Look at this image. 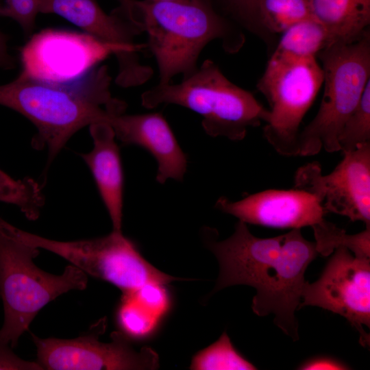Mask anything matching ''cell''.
<instances>
[{"label":"cell","instance_id":"7a4b0ae2","mask_svg":"<svg viewBox=\"0 0 370 370\" xmlns=\"http://www.w3.org/2000/svg\"><path fill=\"white\" fill-rule=\"evenodd\" d=\"M106 66L76 85L49 84L18 76L0 85V105L29 119L37 129L32 145L46 147L48 164L71 137L86 126L106 123L121 101L112 97Z\"/></svg>","mask_w":370,"mask_h":370},{"label":"cell","instance_id":"f1b7e54d","mask_svg":"<svg viewBox=\"0 0 370 370\" xmlns=\"http://www.w3.org/2000/svg\"><path fill=\"white\" fill-rule=\"evenodd\" d=\"M301 369H345L347 367L334 359L319 358L305 362L301 366Z\"/></svg>","mask_w":370,"mask_h":370},{"label":"cell","instance_id":"ffe728a7","mask_svg":"<svg viewBox=\"0 0 370 370\" xmlns=\"http://www.w3.org/2000/svg\"><path fill=\"white\" fill-rule=\"evenodd\" d=\"M0 201L18 207L29 220H36L45 197L41 185L32 177L14 179L0 169Z\"/></svg>","mask_w":370,"mask_h":370},{"label":"cell","instance_id":"9a60e30c","mask_svg":"<svg viewBox=\"0 0 370 370\" xmlns=\"http://www.w3.org/2000/svg\"><path fill=\"white\" fill-rule=\"evenodd\" d=\"M89 128L93 148L81 156L92 174L113 230L121 231L124 177L115 134L104 122L92 123Z\"/></svg>","mask_w":370,"mask_h":370},{"label":"cell","instance_id":"7c38bea8","mask_svg":"<svg viewBox=\"0 0 370 370\" xmlns=\"http://www.w3.org/2000/svg\"><path fill=\"white\" fill-rule=\"evenodd\" d=\"M343 153L341 161L327 175L317 162L299 168L294 188L313 195L325 213L362 221L370 227V142Z\"/></svg>","mask_w":370,"mask_h":370},{"label":"cell","instance_id":"277c9868","mask_svg":"<svg viewBox=\"0 0 370 370\" xmlns=\"http://www.w3.org/2000/svg\"><path fill=\"white\" fill-rule=\"evenodd\" d=\"M142 106L175 104L201 115L205 132L233 141L245 138L250 127L269 119V110L254 95L230 81L213 61L205 60L181 82L158 84L141 95Z\"/></svg>","mask_w":370,"mask_h":370},{"label":"cell","instance_id":"d4e9b609","mask_svg":"<svg viewBox=\"0 0 370 370\" xmlns=\"http://www.w3.org/2000/svg\"><path fill=\"white\" fill-rule=\"evenodd\" d=\"M43 0H0V17L16 21L23 32L29 34L35 27L36 18L40 13Z\"/></svg>","mask_w":370,"mask_h":370},{"label":"cell","instance_id":"f546056e","mask_svg":"<svg viewBox=\"0 0 370 370\" xmlns=\"http://www.w3.org/2000/svg\"><path fill=\"white\" fill-rule=\"evenodd\" d=\"M120 8L115 10L119 14L132 22L136 0H118Z\"/></svg>","mask_w":370,"mask_h":370},{"label":"cell","instance_id":"ba28073f","mask_svg":"<svg viewBox=\"0 0 370 370\" xmlns=\"http://www.w3.org/2000/svg\"><path fill=\"white\" fill-rule=\"evenodd\" d=\"M3 225L19 241L61 256L86 275L114 285L123 295L147 284L164 286L180 280L151 264L121 231L112 230L105 236L92 239L59 241L23 231L5 220Z\"/></svg>","mask_w":370,"mask_h":370},{"label":"cell","instance_id":"d6986e66","mask_svg":"<svg viewBox=\"0 0 370 370\" xmlns=\"http://www.w3.org/2000/svg\"><path fill=\"white\" fill-rule=\"evenodd\" d=\"M334 43L326 29L312 17L301 21L285 30L275 51L299 57H315Z\"/></svg>","mask_w":370,"mask_h":370},{"label":"cell","instance_id":"4dcf8cb0","mask_svg":"<svg viewBox=\"0 0 370 370\" xmlns=\"http://www.w3.org/2000/svg\"><path fill=\"white\" fill-rule=\"evenodd\" d=\"M225 1L227 3H229L230 5H232V0H223Z\"/></svg>","mask_w":370,"mask_h":370},{"label":"cell","instance_id":"8992f818","mask_svg":"<svg viewBox=\"0 0 370 370\" xmlns=\"http://www.w3.org/2000/svg\"><path fill=\"white\" fill-rule=\"evenodd\" d=\"M116 56L115 82L127 88L140 86L153 75L140 64L137 53L102 42L87 33L45 29L33 35L21 50L18 76L56 84L73 83L110 55Z\"/></svg>","mask_w":370,"mask_h":370},{"label":"cell","instance_id":"44dd1931","mask_svg":"<svg viewBox=\"0 0 370 370\" xmlns=\"http://www.w3.org/2000/svg\"><path fill=\"white\" fill-rule=\"evenodd\" d=\"M312 228L319 254L327 256L338 247H346L356 257L370 258V227L358 234H348L325 220Z\"/></svg>","mask_w":370,"mask_h":370},{"label":"cell","instance_id":"7402d4cb","mask_svg":"<svg viewBox=\"0 0 370 370\" xmlns=\"http://www.w3.org/2000/svg\"><path fill=\"white\" fill-rule=\"evenodd\" d=\"M190 369L194 370H251L256 369V367L237 352L230 337L224 332L217 341L199 352L193 358Z\"/></svg>","mask_w":370,"mask_h":370},{"label":"cell","instance_id":"4fadbf2b","mask_svg":"<svg viewBox=\"0 0 370 370\" xmlns=\"http://www.w3.org/2000/svg\"><path fill=\"white\" fill-rule=\"evenodd\" d=\"M215 207L246 224L278 228L312 227L325 221V214L313 195L295 188L265 190L238 201L221 197Z\"/></svg>","mask_w":370,"mask_h":370},{"label":"cell","instance_id":"4316f807","mask_svg":"<svg viewBox=\"0 0 370 370\" xmlns=\"http://www.w3.org/2000/svg\"><path fill=\"white\" fill-rule=\"evenodd\" d=\"M256 1L232 0V6L249 29H250L252 25Z\"/></svg>","mask_w":370,"mask_h":370},{"label":"cell","instance_id":"cb8c5ba5","mask_svg":"<svg viewBox=\"0 0 370 370\" xmlns=\"http://www.w3.org/2000/svg\"><path fill=\"white\" fill-rule=\"evenodd\" d=\"M160 317L141 304L132 293L122 295L117 320L127 336L138 337L149 333Z\"/></svg>","mask_w":370,"mask_h":370},{"label":"cell","instance_id":"e0dca14e","mask_svg":"<svg viewBox=\"0 0 370 370\" xmlns=\"http://www.w3.org/2000/svg\"><path fill=\"white\" fill-rule=\"evenodd\" d=\"M311 17L319 22L334 42L360 38L370 24V0H307Z\"/></svg>","mask_w":370,"mask_h":370},{"label":"cell","instance_id":"603a6c76","mask_svg":"<svg viewBox=\"0 0 370 370\" xmlns=\"http://www.w3.org/2000/svg\"><path fill=\"white\" fill-rule=\"evenodd\" d=\"M369 142L370 82L366 86L358 103L343 124L338 138L339 149L343 153Z\"/></svg>","mask_w":370,"mask_h":370},{"label":"cell","instance_id":"30bf717a","mask_svg":"<svg viewBox=\"0 0 370 370\" xmlns=\"http://www.w3.org/2000/svg\"><path fill=\"white\" fill-rule=\"evenodd\" d=\"M107 319L92 324L84 334L72 339L40 338L32 334L37 362L47 370H151L159 367V358L151 348L139 351L121 332L110 334L111 341L99 340L106 331Z\"/></svg>","mask_w":370,"mask_h":370},{"label":"cell","instance_id":"1f68e13d","mask_svg":"<svg viewBox=\"0 0 370 370\" xmlns=\"http://www.w3.org/2000/svg\"><path fill=\"white\" fill-rule=\"evenodd\" d=\"M155 1H175V0H155Z\"/></svg>","mask_w":370,"mask_h":370},{"label":"cell","instance_id":"9c48e42d","mask_svg":"<svg viewBox=\"0 0 370 370\" xmlns=\"http://www.w3.org/2000/svg\"><path fill=\"white\" fill-rule=\"evenodd\" d=\"M323 82L317 58L273 51L256 87L270 106L264 137L279 154L298 156L299 126Z\"/></svg>","mask_w":370,"mask_h":370},{"label":"cell","instance_id":"ac0fdd59","mask_svg":"<svg viewBox=\"0 0 370 370\" xmlns=\"http://www.w3.org/2000/svg\"><path fill=\"white\" fill-rule=\"evenodd\" d=\"M310 17L307 0H257L249 30L269 42L273 36Z\"/></svg>","mask_w":370,"mask_h":370},{"label":"cell","instance_id":"52a82bcc","mask_svg":"<svg viewBox=\"0 0 370 370\" xmlns=\"http://www.w3.org/2000/svg\"><path fill=\"white\" fill-rule=\"evenodd\" d=\"M317 57L322 63L324 92L316 116L299 133L298 156H313L322 149L340 151L342 127L370 82L369 30L354 42L331 44Z\"/></svg>","mask_w":370,"mask_h":370},{"label":"cell","instance_id":"484cf974","mask_svg":"<svg viewBox=\"0 0 370 370\" xmlns=\"http://www.w3.org/2000/svg\"><path fill=\"white\" fill-rule=\"evenodd\" d=\"M0 370H43L38 362L23 360L10 349L9 344L0 341Z\"/></svg>","mask_w":370,"mask_h":370},{"label":"cell","instance_id":"5bb4252c","mask_svg":"<svg viewBox=\"0 0 370 370\" xmlns=\"http://www.w3.org/2000/svg\"><path fill=\"white\" fill-rule=\"evenodd\" d=\"M123 145H135L148 151L158 163L156 180H183L187 158L165 118L160 113H111L107 120Z\"/></svg>","mask_w":370,"mask_h":370},{"label":"cell","instance_id":"83f0119b","mask_svg":"<svg viewBox=\"0 0 370 370\" xmlns=\"http://www.w3.org/2000/svg\"><path fill=\"white\" fill-rule=\"evenodd\" d=\"M8 36L0 31V69L10 70L16 66L14 57L10 53Z\"/></svg>","mask_w":370,"mask_h":370},{"label":"cell","instance_id":"6da1fadb","mask_svg":"<svg viewBox=\"0 0 370 370\" xmlns=\"http://www.w3.org/2000/svg\"><path fill=\"white\" fill-rule=\"evenodd\" d=\"M206 233V244L219 265L212 293L234 285L255 288L251 308L260 317L273 315V323L293 341L299 339L295 311L301 301L305 271L319 254L314 242L300 228L272 238L253 235L238 221L234 233L217 241L214 230Z\"/></svg>","mask_w":370,"mask_h":370},{"label":"cell","instance_id":"2e32d148","mask_svg":"<svg viewBox=\"0 0 370 370\" xmlns=\"http://www.w3.org/2000/svg\"><path fill=\"white\" fill-rule=\"evenodd\" d=\"M40 13L58 14L98 40L137 53L142 30L115 11L106 14L95 0H43Z\"/></svg>","mask_w":370,"mask_h":370},{"label":"cell","instance_id":"8fae6325","mask_svg":"<svg viewBox=\"0 0 370 370\" xmlns=\"http://www.w3.org/2000/svg\"><path fill=\"white\" fill-rule=\"evenodd\" d=\"M333 252L320 278L304 284L299 308L317 306L343 317L367 347L369 334L363 325L370 328V258L356 257L346 247Z\"/></svg>","mask_w":370,"mask_h":370},{"label":"cell","instance_id":"3957f363","mask_svg":"<svg viewBox=\"0 0 370 370\" xmlns=\"http://www.w3.org/2000/svg\"><path fill=\"white\" fill-rule=\"evenodd\" d=\"M133 22L147 34L161 84L194 72L209 42L219 40L223 49L233 53L245 42L243 32L219 14L208 0H136Z\"/></svg>","mask_w":370,"mask_h":370},{"label":"cell","instance_id":"5b68a950","mask_svg":"<svg viewBox=\"0 0 370 370\" xmlns=\"http://www.w3.org/2000/svg\"><path fill=\"white\" fill-rule=\"evenodd\" d=\"M0 217V297L4 320L0 341L15 347L33 319L50 301L72 290H84L87 275L73 264L58 275L36 267L39 249L26 244L3 227Z\"/></svg>","mask_w":370,"mask_h":370}]
</instances>
